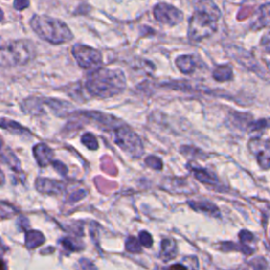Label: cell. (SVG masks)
Returning a JSON list of instances; mask_svg holds the SVG:
<instances>
[{
    "instance_id": "obj_1",
    "label": "cell",
    "mask_w": 270,
    "mask_h": 270,
    "mask_svg": "<svg viewBox=\"0 0 270 270\" xmlns=\"http://www.w3.org/2000/svg\"><path fill=\"white\" fill-rule=\"evenodd\" d=\"M127 87L124 72L118 69H98L93 71L86 83L90 95L98 98H109L119 95Z\"/></svg>"
},
{
    "instance_id": "obj_2",
    "label": "cell",
    "mask_w": 270,
    "mask_h": 270,
    "mask_svg": "<svg viewBox=\"0 0 270 270\" xmlns=\"http://www.w3.org/2000/svg\"><path fill=\"white\" fill-rule=\"evenodd\" d=\"M30 25L37 36L52 45H63L74 37L70 28L63 20L48 15H34Z\"/></svg>"
},
{
    "instance_id": "obj_3",
    "label": "cell",
    "mask_w": 270,
    "mask_h": 270,
    "mask_svg": "<svg viewBox=\"0 0 270 270\" xmlns=\"http://www.w3.org/2000/svg\"><path fill=\"white\" fill-rule=\"evenodd\" d=\"M35 56V45L30 40H13L1 46L0 64L2 68L23 66Z\"/></svg>"
},
{
    "instance_id": "obj_4",
    "label": "cell",
    "mask_w": 270,
    "mask_h": 270,
    "mask_svg": "<svg viewBox=\"0 0 270 270\" xmlns=\"http://www.w3.org/2000/svg\"><path fill=\"white\" fill-rule=\"evenodd\" d=\"M221 12L215 13L204 10H195L188 23L189 39L191 42H201L202 39L212 36L217 32Z\"/></svg>"
},
{
    "instance_id": "obj_5",
    "label": "cell",
    "mask_w": 270,
    "mask_h": 270,
    "mask_svg": "<svg viewBox=\"0 0 270 270\" xmlns=\"http://www.w3.org/2000/svg\"><path fill=\"white\" fill-rule=\"evenodd\" d=\"M114 140L121 150L134 158H139L144 154V145L139 135L125 124L115 130Z\"/></svg>"
},
{
    "instance_id": "obj_6",
    "label": "cell",
    "mask_w": 270,
    "mask_h": 270,
    "mask_svg": "<svg viewBox=\"0 0 270 270\" xmlns=\"http://www.w3.org/2000/svg\"><path fill=\"white\" fill-rule=\"evenodd\" d=\"M72 54L78 66L84 70H91L93 72L100 69L101 65H103V55H101V53L89 45H73Z\"/></svg>"
},
{
    "instance_id": "obj_7",
    "label": "cell",
    "mask_w": 270,
    "mask_h": 270,
    "mask_svg": "<svg viewBox=\"0 0 270 270\" xmlns=\"http://www.w3.org/2000/svg\"><path fill=\"white\" fill-rule=\"evenodd\" d=\"M153 15L158 22L170 26L177 25L184 20L183 12L175 8L174 5L166 2H160L155 5L153 8Z\"/></svg>"
},
{
    "instance_id": "obj_8",
    "label": "cell",
    "mask_w": 270,
    "mask_h": 270,
    "mask_svg": "<svg viewBox=\"0 0 270 270\" xmlns=\"http://www.w3.org/2000/svg\"><path fill=\"white\" fill-rule=\"evenodd\" d=\"M77 115L87 118L88 120L91 121L92 124L98 126L104 130L110 129L115 131L118 127L123 125V123L115 116L98 111H79L77 112Z\"/></svg>"
},
{
    "instance_id": "obj_9",
    "label": "cell",
    "mask_w": 270,
    "mask_h": 270,
    "mask_svg": "<svg viewBox=\"0 0 270 270\" xmlns=\"http://www.w3.org/2000/svg\"><path fill=\"white\" fill-rule=\"evenodd\" d=\"M248 147L258 160L260 167L264 170L270 169V140L252 138L249 141Z\"/></svg>"
},
{
    "instance_id": "obj_10",
    "label": "cell",
    "mask_w": 270,
    "mask_h": 270,
    "mask_svg": "<svg viewBox=\"0 0 270 270\" xmlns=\"http://www.w3.org/2000/svg\"><path fill=\"white\" fill-rule=\"evenodd\" d=\"M36 189L45 194H59L64 190V184L58 180L39 178L36 180Z\"/></svg>"
},
{
    "instance_id": "obj_11",
    "label": "cell",
    "mask_w": 270,
    "mask_h": 270,
    "mask_svg": "<svg viewBox=\"0 0 270 270\" xmlns=\"http://www.w3.org/2000/svg\"><path fill=\"white\" fill-rule=\"evenodd\" d=\"M33 153L40 167H45L52 164L54 153L48 145L43 143L37 144L33 148Z\"/></svg>"
},
{
    "instance_id": "obj_12",
    "label": "cell",
    "mask_w": 270,
    "mask_h": 270,
    "mask_svg": "<svg viewBox=\"0 0 270 270\" xmlns=\"http://www.w3.org/2000/svg\"><path fill=\"white\" fill-rule=\"evenodd\" d=\"M178 69L184 74H191L198 68V60L193 54H187V55H180L175 60Z\"/></svg>"
},
{
    "instance_id": "obj_13",
    "label": "cell",
    "mask_w": 270,
    "mask_h": 270,
    "mask_svg": "<svg viewBox=\"0 0 270 270\" xmlns=\"http://www.w3.org/2000/svg\"><path fill=\"white\" fill-rule=\"evenodd\" d=\"M192 172L194 174V177L197 180H199L200 181H202V183H204L206 185H218L219 184V180L218 178L215 177V175L210 172L206 170V169H202V168H193L192 169Z\"/></svg>"
},
{
    "instance_id": "obj_14",
    "label": "cell",
    "mask_w": 270,
    "mask_h": 270,
    "mask_svg": "<svg viewBox=\"0 0 270 270\" xmlns=\"http://www.w3.org/2000/svg\"><path fill=\"white\" fill-rule=\"evenodd\" d=\"M212 77L217 80V82L223 83V82H229L233 78V71L231 66L229 65H223L218 66L213 70Z\"/></svg>"
},
{
    "instance_id": "obj_15",
    "label": "cell",
    "mask_w": 270,
    "mask_h": 270,
    "mask_svg": "<svg viewBox=\"0 0 270 270\" xmlns=\"http://www.w3.org/2000/svg\"><path fill=\"white\" fill-rule=\"evenodd\" d=\"M1 128L4 130H8V132L13 134H18V135H25V134H31L30 131L26 129V128L22 127L19 123H16L14 120H8L5 118L1 119Z\"/></svg>"
},
{
    "instance_id": "obj_16",
    "label": "cell",
    "mask_w": 270,
    "mask_h": 270,
    "mask_svg": "<svg viewBox=\"0 0 270 270\" xmlns=\"http://www.w3.org/2000/svg\"><path fill=\"white\" fill-rule=\"evenodd\" d=\"M45 243V236L39 231L31 230L26 232L25 235V245L29 249H34Z\"/></svg>"
},
{
    "instance_id": "obj_17",
    "label": "cell",
    "mask_w": 270,
    "mask_h": 270,
    "mask_svg": "<svg viewBox=\"0 0 270 270\" xmlns=\"http://www.w3.org/2000/svg\"><path fill=\"white\" fill-rule=\"evenodd\" d=\"M190 206L198 211H204L213 217H219L220 212L218 207L209 202H190Z\"/></svg>"
},
{
    "instance_id": "obj_18",
    "label": "cell",
    "mask_w": 270,
    "mask_h": 270,
    "mask_svg": "<svg viewBox=\"0 0 270 270\" xmlns=\"http://www.w3.org/2000/svg\"><path fill=\"white\" fill-rule=\"evenodd\" d=\"M270 23V2L267 4L262 5L260 8V16L256 20L255 24L253 25V29L260 30L264 26Z\"/></svg>"
},
{
    "instance_id": "obj_19",
    "label": "cell",
    "mask_w": 270,
    "mask_h": 270,
    "mask_svg": "<svg viewBox=\"0 0 270 270\" xmlns=\"http://www.w3.org/2000/svg\"><path fill=\"white\" fill-rule=\"evenodd\" d=\"M2 161L3 163L8 164V166L14 171L16 172L22 171V168H20V161L17 158L16 155L13 153L12 150L2 149Z\"/></svg>"
},
{
    "instance_id": "obj_20",
    "label": "cell",
    "mask_w": 270,
    "mask_h": 270,
    "mask_svg": "<svg viewBox=\"0 0 270 270\" xmlns=\"http://www.w3.org/2000/svg\"><path fill=\"white\" fill-rule=\"evenodd\" d=\"M177 252V245H175L174 241L170 239H166L161 242V255H163L166 260H171L175 258Z\"/></svg>"
},
{
    "instance_id": "obj_21",
    "label": "cell",
    "mask_w": 270,
    "mask_h": 270,
    "mask_svg": "<svg viewBox=\"0 0 270 270\" xmlns=\"http://www.w3.org/2000/svg\"><path fill=\"white\" fill-rule=\"evenodd\" d=\"M82 143L90 150L98 149V141L92 133H85L82 136Z\"/></svg>"
},
{
    "instance_id": "obj_22",
    "label": "cell",
    "mask_w": 270,
    "mask_h": 270,
    "mask_svg": "<svg viewBox=\"0 0 270 270\" xmlns=\"http://www.w3.org/2000/svg\"><path fill=\"white\" fill-rule=\"evenodd\" d=\"M264 129H270V118H263L256 121H252L249 124L248 130L249 131H261Z\"/></svg>"
},
{
    "instance_id": "obj_23",
    "label": "cell",
    "mask_w": 270,
    "mask_h": 270,
    "mask_svg": "<svg viewBox=\"0 0 270 270\" xmlns=\"http://www.w3.org/2000/svg\"><path fill=\"white\" fill-rule=\"evenodd\" d=\"M95 183H96L98 190L101 191V192H104V193L109 192L110 190H112V189L116 188L115 183H112V181H108V180L101 179V178H97L95 180Z\"/></svg>"
},
{
    "instance_id": "obj_24",
    "label": "cell",
    "mask_w": 270,
    "mask_h": 270,
    "mask_svg": "<svg viewBox=\"0 0 270 270\" xmlns=\"http://www.w3.org/2000/svg\"><path fill=\"white\" fill-rule=\"evenodd\" d=\"M126 249L129 252H133V253H137L140 252L141 247L139 245V243L136 239L134 238H129L126 242Z\"/></svg>"
},
{
    "instance_id": "obj_25",
    "label": "cell",
    "mask_w": 270,
    "mask_h": 270,
    "mask_svg": "<svg viewBox=\"0 0 270 270\" xmlns=\"http://www.w3.org/2000/svg\"><path fill=\"white\" fill-rule=\"evenodd\" d=\"M145 161H146L147 166H149L150 168L154 169V170H161V168H163V161H161V159L157 157L147 158Z\"/></svg>"
},
{
    "instance_id": "obj_26",
    "label": "cell",
    "mask_w": 270,
    "mask_h": 270,
    "mask_svg": "<svg viewBox=\"0 0 270 270\" xmlns=\"http://www.w3.org/2000/svg\"><path fill=\"white\" fill-rule=\"evenodd\" d=\"M103 170L106 171L107 173H109L111 175H115L116 174V168L115 166L113 165V163L111 161V159H109L108 158H105L103 160Z\"/></svg>"
},
{
    "instance_id": "obj_27",
    "label": "cell",
    "mask_w": 270,
    "mask_h": 270,
    "mask_svg": "<svg viewBox=\"0 0 270 270\" xmlns=\"http://www.w3.org/2000/svg\"><path fill=\"white\" fill-rule=\"evenodd\" d=\"M139 241H140V244L145 247H151L153 244L152 236L147 231H141L139 233Z\"/></svg>"
},
{
    "instance_id": "obj_28",
    "label": "cell",
    "mask_w": 270,
    "mask_h": 270,
    "mask_svg": "<svg viewBox=\"0 0 270 270\" xmlns=\"http://www.w3.org/2000/svg\"><path fill=\"white\" fill-rule=\"evenodd\" d=\"M239 236H240V241L242 242L243 245H247L248 243H250V242H252L254 240L253 234L251 232H249L248 230H242L240 232Z\"/></svg>"
},
{
    "instance_id": "obj_29",
    "label": "cell",
    "mask_w": 270,
    "mask_h": 270,
    "mask_svg": "<svg viewBox=\"0 0 270 270\" xmlns=\"http://www.w3.org/2000/svg\"><path fill=\"white\" fill-rule=\"evenodd\" d=\"M52 166L53 168L55 169V170L59 173V174H62L64 175V177H66L67 173H68V168L66 167V165H64L62 161H59V160H53L52 161Z\"/></svg>"
},
{
    "instance_id": "obj_30",
    "label": "cell",
    "mask_w": 270,
    "mask_h": 270,
    "mask_svg": "<svg viewBox=\"0 0 270 270\" xmlns=\"http://www.w3.org/2000/svg\"><path fill=\"white\" fill-rule=\"evenodd\" d=\"M261 46L266 53L270 54V32H267L263 35L261 39Z\"/></svg>"
},
{
    "instance_id": "obj_31",
    "label": "cell",
    "mask_w": 270,
    "mask_h": 270,
    "mask_svg": "<svg viewBox=\"0 0 270 270\" xmlns=\"http://www.w3.org/2000/svg\"><path fill=\"white\" fill-rule=\"evenodd\" d=\"M62 244L63 246L68 249L69 251H75V250H78V247L76 246V243H74L72 240L70 239H65L62 241Z\"/></svg>"
},
{
    "instance_id": "obj_32",
    "label": "cell",
    "mask_w": 270,
    "mask_h": 270,
    "mask_svg": "<svg viewBox=\"0 0 270 270\" xmlns=\"http://www.w3.org/2000/svg\"><path fill=\"white\" fill-rule=\"evenodd\" d=\"M86 195H87V191H85V190H78V191L74 192V193H72V194L70 195L69 202H77V201H79V200L84 199V198L86 197Z\"/></svg>"
},
{
    "instance_id": "obj_33",
    "label": "cell",
    "mask_w": 270,
    "mask_h": 270,
    "mask_svg": "<svg viewBox=\"0 0 270 270\" xmlns=\"http://www.w3.org/2000/svg\"><path fill=\"white\" fill-rule=\"evenodd\" d=\"M30 4L29 0H15L14 1V9L17 11H22L25 8H28Z\"/></svg>"
},
{
    "instance_id": "obj_34",
    "label": "cell",
    "mask_w": 270,
    "mask_h": 270,
    "mask_svg": "<svg viewBox=\"0 0 270 270\" xmlns=\"http://www.w3.org/2000/svg\"><path fill=\"white\" fill-rule=\"evenodd\" d=\"M80 265H82L84 270H96L95 266L93 265V263L88 260H80Z\"/></svg>"
},
{
    "instance_id": "obj_35",
    "label": "cell",
    "mask_w": 270,
    "mask_h": 270,
    "mask_svg": "<svg viewBox=\"0 0 270 270\" xmlns=\"http://www.w3.org/2000/svg\"><path fill=\"white\" fill-rule=\"evenodd\" d=\"M19 226L22 229H28L29 228V221L25 218H20L19 220Z\"/></svg>"
},
{
    "instance_id": "obj_36",
    "label": "cell",
    "mask_w": 270,
    "mask_h": 270,
    "mask_svg": "<svg viewBox=\"0 0 270 270\" xmlns=\"http://www.w3.org/2000/svg\"><path fill=\"white\" fill-rule=\"evenodd\" d=\"M165 270H188V269L180 264H175V265H172L168 268H165Z\"/></svg>"
},
{
    "instance_id": "obj_37",
    "label": "cell",
    "mask_w": 270,
    "mask_h": 270,
    "mask_svg": "<svg viewBox=\"0 0 270 270\" xmlns=\"http://www.w3.org/2000/svg\"><path fill=\"white\" fill-rule=\"evenodd\" d=\"M268 248H269V250H270V243H269V245H268Z\"/></svg>"
}]
</instances>
